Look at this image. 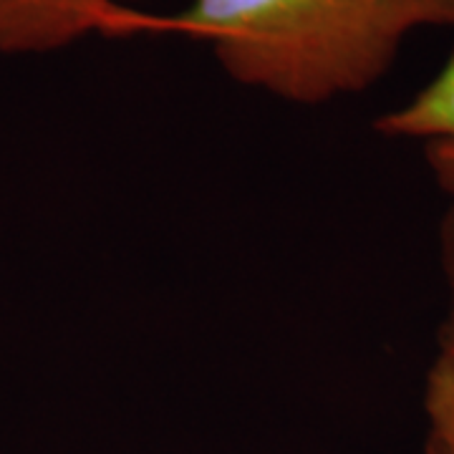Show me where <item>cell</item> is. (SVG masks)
Instances as JSON below:
<instances>
[{"label":"cell","instance_id":"1","mask_svg":"<svg viewBox=\"0 0 454 454\" xmlns=\"http://www.w3.org/2000/svg\"><path fill=\"white\" fill-rule=\"evenodd\" d=\"M157 26L205 41L232 82L318 106L381 82L411 33L454 28V0H192Z\"/></svg>","mask_w":454,"mask_h":454},{"label":"cell","instance_id":"2","mask_svg":"<svg viewBox=\"0 0 454 454\" xmlns=\"http://www.w3.org/2000/svg\"><path fill=\"white\" fill-rule=\"evenodd\" d=\"M145 0H0V56H43L91 33L131 31Z\"/></svg>","mask_w":454,"mask_h":454},{"label":"cell","instance_id":"3","mask_svg":"<svg viewBox=\"0 0 454 454\" xmlns=\"http://www.w3.org/2000/svg\"><path fill=\"white\" fill-rule=\"evenodd\" d=\"M376 131L419 142L439 190L454 197V53L406 104L381 114Z\"/></svg>","mask_w":454,"mask_h":454},{"label":"cell","instance_id":"4","mask_svg":"<svg viewBox=\"0 0 454 454\" xmlns=\"http://www.w3.org/2000/svg\"><path fill=\"white\" fill-rule=\"evenodd\" d=\"M424 414L429 439L454 454V351L437 348L424 381Z\"/></svg>","mask_w":454,"mask_h":454},{"label":"cell","instance_id":"5","mask_svg":"<svg viewBox=\"0 0 454 454\" xmlns=\"http://www.w3.org/2000/svg\"><path fill=\"white\" fill-rule=\"evenodd\" d=\"M439 258H442V273L447 283V313L439 325L437 348L454 351V197L439 227Z\"/></svg>","mask_w":454,"mask_h":454},{"label":"cell","instance_id":"6","mask_svg":"<svg viewBox=\"0 0 454 454\" xmlns=\"http://www.w3.org/2000/svg\"><path fill=\"white\" fill-rule=\"evenodd\" d=\"M422 454H452V452H450V450H444V447H442V444H437L434 439L427 437V444H424Z\"/></svg>","mask_w":454,"mask_h":454}]
</instances>
